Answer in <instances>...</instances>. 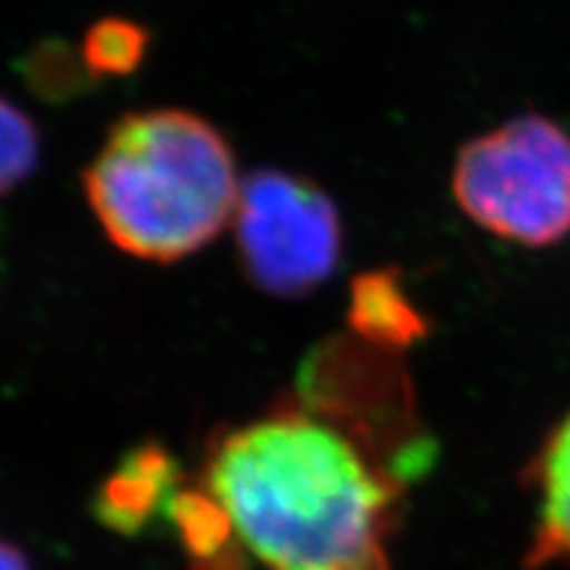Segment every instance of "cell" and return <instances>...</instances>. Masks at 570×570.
Returning <instances> with one entry per match:
<instances>
[{"instance_id":"8fae6325","label":"cell","mask_w":570,"mask_h":570,"mask_svg":"<svg viewBox=\"0 0 570 570\" xmlns=\"http://www.w3.org/2000/svg\"><path fill=\"white\" fill-rule=\"evenodd\" d=\"M0 570H32L24 554L19 552V547H13L11 541L0 539Z\"/></svg>"},{"instance_id":"3957f363","label":"cell","mask_w":570,"mask_h":570,"mask_svg":"<svg viewBox=\"0 0 570 570\" xmlns=\"http://www.w3.org/2000/svg\"><path fill=\"white\" fill-rule=\"evenodd\" d=\"M452 194L497 238L558 244L570 233V135L541 114L512 117L462 146Z\"/></svg>"},{"instance_id":"277c9868","label":"cell","mask_w":570,"mask_h":570,"mask_svg":"<svg viewBox=\"0 0 570 570\" xmlns=\"http://www.w3.org/2000/svg\"><path fill=\"white\" fill-rule=\"evenodd\" d=\"M233 230L244 273L262 294L309 296L341 265L338 206L302 175L256 169L244 177Z\"/></svg>"},{"instance_id":"8992f818","label":"cell","mask_w":570,"mask_h":570,"mask_svg":"<svg viewBox=\"0 0 570 570\" xmlns=\"http://www.w3.org/2000/svg\"><path fill=\"white\" fill-rule=\"evenodd\" d=\"M533 537L529 566H570V407L529 462Z\"/></svg>"},{"instance_id":"5b68a950","label":"cell","mask_w":570,"mask_h":570,"mask_svg":"<svg viewBox=\"0 0 570 570\" xmlns=\"http://www.w3.org/2000/svg\"><path fill=\"white\" fill-rule=\"evenodd\" d=\"M177 491V462L167 449L146 444L125 454L98 489L92 510L106 529L135 537L169 518Z\"/></svg>"},{"instance_id":"52a82bcc","label":"cell","mask_w":570,"mask_h":570,"mask_svg":"<svg viewBox=\"0 0 570 570\" xmlns=\"http://www.w3.org/2000/svg\"><path fill=\"white\" fill-rule=\"evenodd\" d=\"M348 325L356 341L383 352H402L428 336L423 312L412 304L396 269H373L354 277L348 291Z\"/></svg>"},{"instance_id":"ba28073f","label":"cell","mask_w":570,"mask_h":570,"mask_svg":"<svg viewBox=\"0 0 570 570\" xmlns=\"http://www.w3.org/2000/svg\"><path fill=\"white\" fill-rule=\"evenodd\" d=\"M167 523L177 531L190 570H246L244 544L209 491H177Z\"/></svg>"},{"instance_id":"6da1fadb","label":"cell","mask_w":570,"mask_h":570,"mask_svg":"<svg viewBox=\"0 0 570 570\" xmlns=\"http://www.w3.org/2000/svg\"><path fill=\"white\" fill-rule=\"evenodd\" d=\"M399 481L315 412H277L212 446L204 489L269 570H394L386 533Z\"/></svg>"},{"instance_id":"7a4b0ae2","label":"cell","mask_w":570,"mask_h":570,"mask_svg":"<svg viewBox=\"0 0 570 570\" xmlns=\"http://www.w3.org/2000/svg\"><path fill=\"white\" fill-rule=\"evenodd\" d=\"M238 194L223 132L183 109L127 114L85 169V196L106 238L159 265L212 244L235 217Z\"/></svg>"},{"instance_id":"9c48e42d","label":"cell","mask_w":570,"mask_h":570,"mask_svg":"<svg viewBox=\"0 0 570 570\" xmlns=\"http://www.w3.org/2000/svg\"><path fill=\"white\" fill-rule=\"evenodd\" d=\"M148 53V30L130 19H101L85 35L82 61L88 71L101 77H125L135 71Z\"/></svg>"},{"instance_id":"30bf717a","label":"cell","mask_w":570,"mask_h":570,"mask_svg":"<svg viewBox=\"0 0 570 570\" xmlns=\"http://www.w3.org/2000/svg\"><path fill=\"white\" fill-rule=\"evenodd\" d=\"M40 159L38 127L17 104L0 96V196L35 173Z\"/></svg>"}]
</instances>
